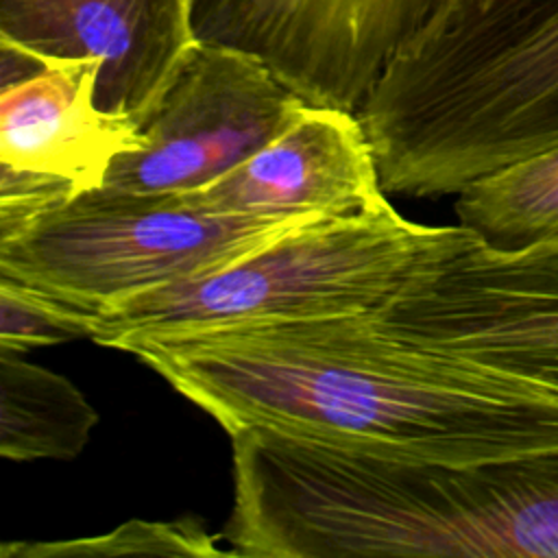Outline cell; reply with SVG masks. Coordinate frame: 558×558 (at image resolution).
I'll return each mask as SVG.
<instances>
[{
  "label": "cell",
  "instance_id": "obj_4",
  "mask_svg": "<svg viewBox=\"0 0 558 558\" xmlns=\"http://www.w3.org/2000/svg\"><path fill=\"white\" fill-rule=\"evenodd\" d=\"M314 216H240L194 207L187 196L94 187L50 207L0 240V279L98 314L275 240Z\"/></svg>",
  "mask_w": 558,
  "mask_h": 558
},
{
  "label": "cell",
  "instance_id": "obj_15",
  "mask_svg": "<svg viewBox=\"0 0 558 558\" xmlns=\"http://www.w3.org/2000/svg\"><path fill=\"white\" fill-rule=\"evenodd\" d=\"M74 194H78L76 185L63 177L0 161V240Z\"/></svg>",
  "mask_w": 558,
  "mask_h": 558
},
{
  "label": "cell",
  "instance_id": "obj_10",
  "mask_svg": "<svg viewBox=\"0 0 558 558\" xmlns=\"http://www.w3.org/2000/svg\"><path fill=\"white\" fill-rule=\"evenodd\" d=\"M96 61H44L0 92V161L57 174L78 192L100 187L120 153L140 148V129L96 107Z\"/></svg>",
  "mask_w": 558,
  "mask_h": 558
},
{
  "label": "cell",
  "instance_id": "obj_8",
  "mask_svg": "<svg viewBox=\"0 0 558 558\" xmlns=\"http://www.w3.org/2000/svg\"><path fill=\"white\" fill-rule=\"evenodd\" d=\"M194 0H0V44L96 61V107L135 124L196 44Z\"/></svg>",
  "mask_w": 558,
  "mask_h": 558
},
{
  "label": "cell",
  "instance_id": "obj_13",
  "mask_svg": "<svg viewBox=\"0 0 558 558\" xmlns=\"http://www.w3.org/2000/svg\"><path fill=\"white\" fill-rule=\"evenodd\" d=\"M222 534H211L205 521L196 514H185L172 521L133 519L120 523L111 532L72 538V541H9L0 547L2 558H116V556H185L214 558L231 556L216 541Z\"/></svg>",
  "mask_w": 558,
  "mask_h": 558
},
{
  "label": "cell",
  "instance_id": "obj_6",
  "mask_svg": "<svg viewBox=\"0 0 558 558\" xmlns=\"http://www.w3.org/2000/svg\"><path fill=\"white\" fill-rule=\"evenodd\" d=\"M305 105L255 57L196 41L137 122L140 148L120 153L102 185L157 194L201 190L266 146Z\"/></svg>",
  "mask_w": 558,
  "mask_h": 558
},
{
  "label": "cell",
  "instance_id": "obj_3",
  "mask_svg": "<svg viewBox=\"0 0 558 558\" xmlns=\"http://www.w3.org/2000/svg\"><path fill=\"white\" fill-rule=\"evenodd\" d=\"M445 227L379 201L314 216L214 270L166 283L89 316L92 340L375 314L408 281Z\"/></svg>",
  "mask_w": 558,
  "mask_h": 558
},
{
  "label": "cell",
  "instance_id": "obj_14",
  "mask_svg": "<svg viewBox=\"0 0 558 558\" xmlns=\"http://www.w3.org/2000/svg\"><path fill=\"white\" fill-rule=\"evenodd\" d=\"M78 338H92L89 314L22 283L0 279V347L24 353Z\"/></svg>",
  "mask_w": 558,
  "mask_h": 558
},
{
  "label": "cell",
  "instance_id": "obj_1",
  "mask_svg": "<svg viewBox=\"0 0 558 558\" xmlns=\"http://www.w3.org/2000/svg\"><path fill=\"white\" fill-rule=\"evenodd\" d=\"M111 349L227 434L268 427L447 464L558 449V390L412 342L371 314L142 333Z\"/></svg>",
  "mask_w": 558,
  "mask_h": 558
},
{
  "label": "cell",
  "instance_id": "obj_5",
  "mask_svg": "<svg viewBox=\"0 0 558 558\" xmlns=\"http://www.w3.org/2000/svg\"><path fill=\"white\" fill-rule=\"evenodd\" d=\"M371 318L462 360L558 390V240L493 248L445 227Z\"/></svg>",
  "mask_w": 558,
  "mask_h": 558
},
{
  "label": "cell",
  "instance_id": "obj_2",
  "mask_svg": "<svg viewBox=\"0 0 558 558\" xmlns=\"http://www.w3.org/2000/svg\"><path fill=\"white\" fill-rule=\"evenodd\" d=\"M357 118L384 192L418 198L558 146V0H447Z\"/></svg>",
  "mask_w": 558,
  "mask_h": 558
},
{
  "label": "cell",
  "instance_id": "obj_11",
  "mask_svg": "<svg viewBox=\"0 0 558 558\" xmlns=\"http://www.w3.org/2000/svg\"><path fill=\"white\" fill-rule=\"evenodd\" d=\"M98 412L63 375L0 347V456L15 462L72 460Z\"/></svg>",
  "mask_w": 558,
  "mask_h": 558
},
{
  "label": "cell",
  "instance_id": "obj_7",
  "mask_svg": "<svg viewBox=\"0 0 558 558\" xmlns=\"http://www.w3.org/2000/svg\"><path fill=\"white\" fill-rule=\"evenodd\" d=\"M447 0H194L196 41L246 52L314 107L357 113Z\"/></svg>",
  "mask_w": 558,
  "mask_h": 558
},
{
  "label": "cell",
  "instance_id": "obj_9",
  "mask_svg": "<svg viewBox=\"0 0 558 558\" xmlns=\"http://www.w3.org/2000/svg\"><path fill=\"white\" fill-rule=\"evenodd\" d=\"M183 194L198 209L240 216H333L386 196L357 113L314 105L238 168Z\"/></svg>",
  "mask_w": 558,
  "mask_h": 558
},
{
  "label": "cell",
  "instance_id": "obj_12",
  "mask_svg": "<svg viewBox=\"0 0 558 558\" xmlns=\"http://www.w3.org/2000/svg\"><path fill=\"white\" fill-rule=\"evenodd\" d=\"M453 209L458 225L493 248L558 240V146L471 181Z\"/></svg>",
  "mask_w": 558,
  "mask_h": 558
}]
</instances>
